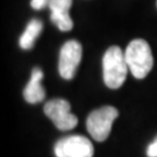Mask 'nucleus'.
<instances>
[{"label":"nucleus","instance_id":"4","mask_svg":"<svg viewBox=\"0 0 157 157\" xmlns=\"http://www.w3.org/2000/svg\"><path fill=\"white\" fill-rule=\"evenodd\" d=\"M54 152L56 157H93L94 148L84 136L70 135L57 141Z\"/></svg>","mask_w":157,"mask_h":157},{"label":"nucleus","instance_id":"10","mask_svg":"<svg viewBox=\"0 0 157 157\" xmlns=\"http://www.w3.org/2000/svg\"><path fill=\"white\" fill-rule=\"evenodd\" d=\"M51 0H32L30 1V6L33 7L34 10L36 11H40L42 8H44L47 6H49Z\"/></svg>","mask_w":157,"mask_h":157},{"label":"nucleus","instance_id":"7","mask_svg":"<svg viewBox=\"0 0 157 157\" xmlns=\"http://www.w3.org/2000/svg\"><path fill=\"white\" fill-rule=\"evenodd\" d=\"M72 6V0H51L49 4L50 20L61 32H69L73 28L72 19L69 11Z\"/></svg>","mask_w":157,"mask_h":157},{"label":"nucleus","instance_id":"5","mask_svg":"<svg viewBox=\"0 0 157 157\" xmlns=\"http://www.w3.org/2000/svg\"><path fill=\"white\" fill-rule=\"evenodd\" d=\"M70 102L61 98L49 100L44 105L45 115L50 119L59 130H70L78 124L77 117L70 112Z\"/></svg>","mask_w":157,"mask_h":157},{"label":"nucleus","instance_id":"1","mask_svg":"<svg viewBox=\"0 0 157 157\" xmlns=\"http://www.w3.org/2000/svg\"><path fill=\"white\" fill-rule=\"evenodd\" d=\"M128 70L124 52L121 48L117 45L108 48L102 57V75L107 87L119 89L122 86Z\"/></svg>","mask_w":157,"mask_h":157},{"label":"nucleus","instance_id":"6","mask_svg":"<svg viewBox=\"0 0 157 157\" xmlns=\"http://www.w3.org/2000/svg\"><path fill=\"white\" fill-rule=\"evenodd\" d=\"M82 59V45L76 40L65 42L59 51L58 72L61 77L71 80L77 72V67Z\"/></svg>","mask_w":157,"mask_h":157},{"label":"nucleus","instance_id":"8","mask_svg":"<svg viewBox=\"0 0 157 157\" xmlns=\"http://www.w3.org/2000/svg\"><path fill=\"white\" fill-rule=\"evenodd\" d=\"M43 79V71L40 67H34L32 71V77L28 84L23 90V98L29 104H37L42 101L45 97V91L41 85Z\"/></svg>","mask_w":157,"mask_h":157},{"label":"nucleus","instance_id":"11","mask_svg":"<svg viewBox=\"0 0 157 157\" xmlns=\"http://www.w3.org/2000/svg\"><path fill=\"white\" fill-rule=\"evenodd\" d=\"M147 156L148 157H157V136L151 143L147 148Z\"/></svg>","mask_w":157,"mask_h":157},{"label":"nucleus","instance_id":"3","mask_svg":"<svg viewBox=\"0 0 157 157\" xmlns=\"http://www.w3.org/2000/svg\"><path fill=\"white\" fill-rule=\"evenodd\" d=\"M118 115V109L113 106H102L91 113L86 120V128L92 139L98 142L106 140Z\"/></svg>","mask_w":157,"mask_h":157},{"label":"nucleus","instance_id":"2","mask_svg":"<svg viewBox=\"0 0 157 157\" xmlns=\"http://www.w3.org/2000/svg\"><path fill=\"white\" fill-rule=\"evenodd\" d=\"M126 62L135 78L143 79L150 72L154 65V57L148 42L142 39L133 40L128 44L126 52Z\"/></svg>","mask_w":157,"mask_h":157},{"label":"nucleus","instance_id":"9","mask_svg":"<svg viewBox=\"0 0 157 157\" xmlns=\"http://www.w3.org/2000/svg\"><path fill=\"white\" fill-rule=\"evenodd\" d=\"M43 29V23L40 21L39 19H33L30 20L25 29L22 35L20 36L19 44L23 50H29L32 49L35 44V41L40 36V34Z\"/></svg>","mask_w":157,"mask_h":157}]
</instances>
